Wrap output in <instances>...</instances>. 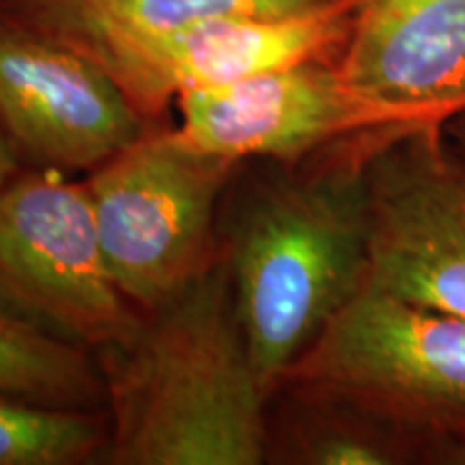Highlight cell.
<instances>
[{
  "label": "cell",
  "mask_w": 465,
  "mask_h": 465,
  "mask_svg": "<svg viewBox=\"0 0 465 465\" xmlns=\"http://www.w3.org/2000/svg\"><path fill=\"white\" fill-rule=\"evenodd\" d=\"M388 130L358 134L295 164L270 162L231 203L220 250L270 401L289 366L362 289L371 232L366 171Z\"/></svg>",
  "instance_id": "obj_1"
},
{
  "label": "cell",
  "mask_w": 465,
  "mask_h": 465,
  "mask_svg": "<svg viewBox=\"0 0 465 465\" xmlns=\"http://www.w3.org/2000/svg\"><path fill=\"white\" fill-rule=\"evenodd\" d=\"M97 360L110 420L104 463H267L270 397L250 360L223 254Z\"/></svg>",
  "instance_id": "obj_2"
},
{
  "label": "cell",
  "mask_w": 465,
  "mask_h": 465,
  "mask_svg": "<svg viewBox=\"0 0 465 465\" xmlns=\"http://www.w3.org/2000/svg\"><path fill=\"white\" fill-rule=\"evenodd\" d=\"M278 391L386 422L427 463L465 465V319L362 287L289 366Z\"/></svg>",
  "instance_id": "obj_3"
},
{
  "label": "cell",
  "mask_w": 465,
  "mask_h": 465,
  "mask_svg": "<svg viewBox=\"0 0 465 465\" xmlns=\"http://www.w3.org/2000/svg\"><path fill=\"white\" fill-rule=\"evenodd\" d=\"M237 166L194 147L179 127L149 125L89 173L108 270L143 312L182 295L220 261L218 207Z\"/></svg>",
  "instance_id": "obj_4"
},
{
  "label": "cell",
  "mask_w": 465,
  "mask_h": 465,
  "mask_svg": "<svg viewBox=\"0 0 465 465\" xmlns=\"http://www.w3.org/2000/svg\"><path fill=\"white\" fill-rule=\"evenodd\" d=\"M0 306L95 356L136 332L143 311L110 274L84 182L31 166L0 190Z\"/></svg>",
  "instance_id": "obj_5"
},
{
  "label": "cell",
  "mask_w": 465,
  "mask_h": 465,
  "mask_svg": "<svg viewBox=\"0 0 465 465\" xmlns=\"http://www.w3.org/2000/svg\"><path fill=\"white\" fill-rule=\"evenodd\" d=\"M444 124L392 127L377 143L362 287L465 319V162Z\"/></svg>",
  "instance_id": "obj_6"
},
{
  "label": "cell",
  "mask_w": 465,
  "mask_h": 465,
  "mask_svg": "<svg viewBox=\"0 0 465 465\" xmlns=\"http://www.w3.org/2000/svg\"><path fill=\"white\" fill-rule=\"evenodd\" d=\"M358 5L360 0H339L289 17H212L74 48L106 69L132 106L155 124L188 93L311 61L339 63Z\"/></svg>",
  "instance_id": "obj_7"
},
{
  "label": "cell",
  "mask_w": 465,
  "mask_h": 465,
  "mask_svg": "<svg viewBox=\"0 0 465 465\" xmlns=\"http://www.w3.org/2000/svg\"><path fill=\"white\" fill-rule=\"evenodd\" d=\"M179 132L207 153L295 164L358 134L431 119L362 95L336 61L265 72L220 89L179 97Z\"/></svg>",
  "instance_id": "obj_8"
},
{
  "label": "cell",
  "mask_w": 465,
  "mask_h": 465,
  "mask_svg": "<svg viewBox=\"0 0 465 465\" xmlns=\"http://www.w3.org/2000/svg\"><path fill=\"white\" fill-rule=\"evenodd\" d=\"M149 125L93 58L0 9V127L20 160L91 173Z\"/></svg>",
  "instance_id": "obj_9"
},
{
  "label": "cell",
  "mask_w": 465,
  "mask_h": 465,
  "mask_svg": "<svg viewBox=\"0 0 465 465\" xmlns=\"http://www.w3.org/2000/svg\"><path fill=\"white\" fill-rule=\"evenodd\" d=\"M339 69L362 95L424 119L465 113V0H360Z\"/></svg>",
  "instance_id": "obj_10"
},
{
  "label": "cell",
  "mask_w": 465,
  "mask_h": 465,
  "mask_svg": "<svg viewBox=\"0 0 465 465\" xmlns=\"http://www.w3.org/2000/svg\"><path fill=\"white\" fill-rule=\"evenodd\" d=\"M339 0H0V9L69 45L158 33L224 15L289 17Z\"/></svg>",
  "instance_id": "obj_11"
},
{
  "label": "cell",
  "mask_w": 465,
  "mask_h": 465,
  "mask_svg": "<svg viewBox=\"0 0 465 465\" xmlns=\"http://www.w3.org/2000/svg\"><path fill=\"white\" fill-rule=\"evenodd\" d=\"M276 394L284 399L276 418L270 420L267 463H427V457L414 441L364 411L295 391H278Z\"/></svg>",
  "instance_id": "obj_12"
},
{
  "label": "cell",
  "mask_w": 465,
  "mask_h": 465,
  "mask_svg": "<svg viewBox=\"0 0 465 465\" xmlns=\"http://www.w3.org/2000/svg\"><path fill=\"white\" fill-rule=\"evenodd\" d=\"M0 392L58 407L106 410L93 351L61 341L0 306Z\"/></svg>",
  "instance_id": "obj_13"
},
{
  "label": "cell",
  "mask_w": 465,
  "mask_h": 465,
  "mask_svg": "<svg viewBox=\"0 0 465 465\" xmlns=\"http://www.w3.org/2000/svg\"><path fill=\"white\" fill-rule=\"evenodd\" d=\"M106 410L58 407L0 392V465H83L108 449Z\"/></svg>",
  "instance_id": "obj_14"
},
{
  "label": "cell",
  "mask_w": 465,
  "mask_h": 465,
  "mask_svg": "<svg viewBox=\"0 0 465 465\" xmlns=\"http://www.w3.org/2000/svg\"><path fill=\"white\" fill-rule=\"evenodd\" d=\"M17 173H20V155L15 153L7 134L0 127V190H3Z\"/></svg>",
  "instance_id": "obj_15"
},
{
  "label": "cell",
  "mask_w": 465,
  "mask_h": 465,
  "mask_svg": "<svg viewBox=\"0 0 465 465\" xmlns=\"http://www.w3.org/2000/svg\"><path fill=\"white\" fill-rule=\"evenodd\" d=\"M444 134L450 149L465 162V113H459L452 116V119L446 121Z\"/></svg>",
  "instance_id": "obj_16"
}]
</instances>
